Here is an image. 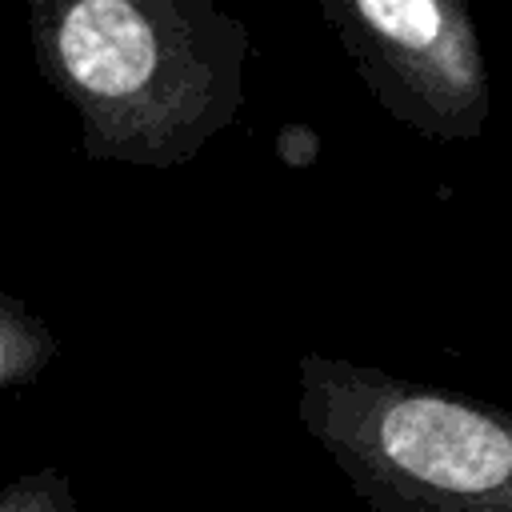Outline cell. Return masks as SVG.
Segmentation results:
<instances>
[{
    "label": "cell",
    "instance_id": "6da1fadb",
    "mask_svg": "<svg viewBox=\"0 0 512 512\" xmlns=\"http://www.w3.org/2000/svg\"><path fill=\"white\" fill-rule=\"evenodd\" d=\"M28 32L92 160L184 164L244 100L248 32L212 0H28Z\"/></svg>",
    "mask_w": 512,
    "mask_h": 512
},
{
    "label": "cell",
    "instance_id": "7a4b0ae2",
    "mask_svg": "<svg viewBox=\"0 0 512 512\" xmlns=\"http://www.w3.org/2000/svg\"><path fill=\"white\" fill-rule=\"evenodd\" d=\"M300 420L376 512H512V420L492 404L312 352Z\"/></svg>",
    "mask_w": 512,
    "mask_h": 512
},
{
    "label": "cell",
    "instance_id": "3957f363",
    "mask_svg": "<svg viewBox=\"0 0 512 512\" xmlns=\"http://www.w3.org/2000/svg\"><path fill=\"white\" fill-rule=\"evenodd\" d=\"M344 52L404 124L476 136L488 120V68L464 0H320Z\"/></svg>",
    "mask_w": 512,
    "mask_h": 512
},
{
    "label": "cell",
    "instance_id": "277c9868",
    "mask_svg": "<svg viewBox=\"0 0 512 512\" xmlns=\"http://www.w3.org/2000/svg\"><path fill=\"white\" fill-rule=\"evenodd\" d=\"M56 356V336L16 296L0 288V388L36 380Z\"/></svg>",
    "mask_w": 512,
    "mask_h": 512
},
{
    "label": "cell",
    "instance_id": "5b68a950",
    "mask_svg": "<svg viewBox=\"0 0 512 512\" xmlns=\"http://www.w3.org/2000/svg\"><path fill=\"white\" fill-rule=\"evenodd\" d=\"M0 512H76V496L60 468H40L0 488Z\"/></svg>",
    "mask_w": 512,
    "mask_h": 512
}]
</instances>
